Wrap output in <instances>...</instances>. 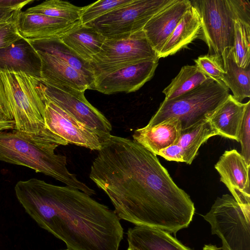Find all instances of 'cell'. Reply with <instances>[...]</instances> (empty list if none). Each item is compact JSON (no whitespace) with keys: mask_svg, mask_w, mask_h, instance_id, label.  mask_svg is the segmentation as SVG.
Returning a JSON list of instances; mask_svg holds the SVG:
<instances>
[{"mask_svg":"<svg viewBox=\"0 0 250 250\" xmlns=\"http://www.w3.org/2000/svg\"><path fill=\"white\" fill-rule=\"evenodd\" d=\"M210 79L197 65H185L163 90L165 100H170L189 92Z\"/></svg>","mask_w":250,"mask_h":250,"instance_id":"cell-26","label":"cell"},{"mask_svg":"<svg viewBox=\"0 0 250 250\" xmlns=\"http://www.w3.org/2000/svg\"><path fill=\"white\" fill-rule=\"evenodd\" d=\"M173 0H132L86 24L96 28L106 39L143 30L147 22Z\"/></svg>","mask_w":250,"mask_h":250,"instance_id":"cell-9","label":"cell"},{"mask_svg":"<svg viewBox=\"0 0 250 250\" xmlns=\"http://www.w3.org/2000/svg\"><path fill=\"white\" fill-rule=\"evenodd\" d=\"M159 60H146L122 66L95 79L92 89L104 94L136 91L153 76Z\"/></svg>","mask_w":250,"mask_h":250,"instance_id":"cell-12","label":"cell"},{"mask_svg":"<svg viewBox=\"0 0 250 250\" xmlns=\"http://www.w3.org/2000/svg\"><path fill=\"white\" fill-rule=\"evenodd\" d=\"M203 250H220V248H217L215 245L209 244L205 245Z\"/></svg>","mask_w":250,"mask_h":250,"instance_id":"cell-38","label":"cell"},{"mask_svg":"<svg viewBox=\"0 0 250 250\" xmlns=\"http://www.w3.org/2000/svg\"><path fill=\"white\" fill-rule=\"evenodd\" d=\"M82 7L61 0H45L28 8L25 12L43 15L72 23L80 21Z\"/></svg>","mask_w":250,"mask_h":250,"instance_id":"cell-27","label":"cell"},{"mask_svg":"<svg viewBox=\"0 0 250 250\" xmlns=\"http://www.w3.org/2000/svg\"><path fill=\"white\" fill-rule=\"evenodd\" d=\"M19 14L7 21L0 23V49L6 47L23 38L18 30Z\"/></svg>","mask_w":250,"mask_h":250,"instance_id":"cell-32","label":"cell"},{"mask_svg":"<svg viewBox=\"0 0 250 250\" xmlns=\"http://www.w3.org/2000/svg\"><path fill=\"white\" fill-rule=\"evenodd\" d=\"M68 250V249H66V250Z\"/></svg>","mask_w":250,"mask_h":250,"instance_id":"cell-41","label":"cell"},{"mask_svg":"<svg viewBox=\"0 0 250 250\" xmlns=\"http://www.w3.org/2000/svg\"><path fill=\"white\" fill-rule=\"evenodd\" d=\"M0 131V161L23 166L51 176L89 196L95 191L79 181L66 167V157L56 154L61 144L47 136L11 129Z\"/></svg>","mask_w":250,"mask_h":250,"instance_id":"cell-3","label":"cell"},{"mask_svg":"<svg viewBox=\"0 0 250 250\" xmlns=\"http://www.w3.org/2000/svg\"><path fill=\"white\" fill-rule=\"evenodd\" d=\"M39 78L19 72H0V109L15 123V129L67 142L48 130L44 121L45 102Z\"/></svg>","mask_w":250,"mask_h":250,"instance_id":"cell-4","label":"cell"},{"mask_svg":"<svg viewBox=\"0 0 250 250\" xmlns=\"http://www.w3.org/2000/svg\"><path fill=\"white\" fill-rule=\"evenodd\" d=\"M194 62L208 77L217 83H223L222 80L225 71L221 57L207 54L199 57Z\"/></svg>","mask_w":250,"mask_h":250,"instance_id":"cell-30","label":"cell"},{"mask_svg":"<svg viewBox=\"0 0 250 250\" xmlns=\"http://www.w3.org/2000/svg\"><path fill=\"white\" fill-rule=\"evenodd\" d=\"M127 235L129 246L139 250H192L170 233L158 229L136 226L128 229Z\"/></svg>","mask_w":250,"mask_h":250,"instance_id":"cell-21","label":"cell"},{"mask_svg":"<svg viewBox=\"0 0 250 250\" xmlns=\"http://www.w3.org/2000/svg\"><path fill=\"white\" fill-rule=\"evenodd\" d=\"M182 131L177 118L167 120L153 126L147 125L135 130L133 140L156 155L169 146L177 144Z\"/></svg>","mask_w":250,"mask_h":250,"instance_id":"cell-18","label":"cell"},{"mask_svg":"<svg viewBox=\"0 0 250 250\" xmlns=\"http://www.w3.org/2000/svg\"><path fill=\"white\" fill-rule=\"evenodd\" d=\"M201 23L197 11L192 5L184 14L158 54V58L173 55L187 46L199 36Z\"/></svg>","mask_w":250,"mask_h":250,"instance_id":"cell-22","label":"cell"},{"mask_svg":"<svg viewBox=\"0 0 250 250\" xmlns=\"http://www.w3.org/2000/svg\"><path fill=\"white\" fill-rule=\"evenodd\" d=\"M40 59L32 46L22 38L0 49V72H24L40 78Z\"/></svg>","mask_w":250,"mask_h":250,"instance_id":"cell-16","label":"cell"},{"mask_svg":"<svg viewBox=\"0 0 250 250\" xmlns=\"http://www.w3.org/2000/svg\"><path fill=\"white\" fill-rule=\"evenodd\" d=\"M127 250H138V249H137L136 248L133 247L128 246Z\"/></svg>","mask_w":250,"mask_h":250,"instance_id":"cell-40","label":"cell"},{"mask_svg":"<svg viewBox=\"0 0 250 250\" xmlns=\"http://www.w3.org/2000/svg\"><path fill=\"white\" fill-rule=\"evenodd\" d=\"M27 41L35 50L45 52L56 57L94 82L95 78L90 62L79 57L58 37Z\"/></svg>","mask_w":250,"mask_h":250,"instance_id":"cell-24","label":"cell"},{"mask_svg":"<svg viewBox=\"0 0 250 250\" xmlns=\"http://www.w3.org/2000/svg\"><path fill=\"white\" fill-rule=\"evenodd\" d=\"M224 73L222 82L232 91L239 102L250 97V66L242 68L235 59L233 48L224 51L221 55Z\"/></svg>","mask_w":250,"mask_h":250,"instance_id":"cell-23","label":"cell"},{"mask_svg":"<svg viewBox=\"0 0 250 250\" xmlns=\"http://www.w3.org/2000/svg\"><path fill=\"white\" fill-rule=\"evenodd\" d=\"M132 0H99L82 7L80 22L83 24L89 23L113 10L131 2Z\"/></svg>","mask_w":250,"mask_h":250,"instance_id":"cell-29","label":"cell"},{"mask_svg":"<svg viewBox=\"0 0 250 250\" xmlns=\"http://www.w3.org/2000/svg\"><path fill=\"white\" fill-rule=\"evenodd\" d=\"M191 5L189 0H173L155 14L143 27L151 46L158 54L181 19Z\"/></svg>","mask_w":250,"mask_h":250,"instance_id":"cell-14","label":"cell"},{"mask_svg":"<svg viewBox=\"0 0 250 250\" xmlns=\"http://www.w3.org/2000/svg\"><path fill=\"white\" fill-rule=\"evenodd\" d=\"M211 226L212 234L221 240L223 250H250V215L232 195L217 197L203 216Z\"/></svg>","mask_w":250,"mask_h":250,"instance_id":"cell-6","label":"cell"},{"mask_svg":"<svg viewBox=\"0 0 250 250\" xmlns=\"http://www.w3.org/2000/svg\"><path fill=\"white\" fill-rule=\"evenodd\" d=\"M44 99L50 101L80 122L106 137L111 134V125L107 118L86 100L84 92L52 83L39 78Z\"/></svg>","mask_w":250,"mask_h":250,"instance_id":"cell-10","label":"cell"},{"mask_svg":"<svg viewBox=\"0 0 250 250\" xmlns=\"http://www.w3.org/2000/svg\"><path fill=\"white\" fill-rule=\"evenodd\" d=\"M22 8H0V23L7 21L17 16Z\"/></svg>","mask_w":250,"mask_h":250,"instance_id":"cell-35","label":"cell"},{"mask_svg":"<svg viewBox=\"0 0 250 250\" xmlns=\"http://www.w3.org/2000/svg\"><path fill=\"white\" fill-rule=\"evenodd\" d=\"M238 142L241 146V155L250 166V101L247 102L244 115L241 126Z\"/></svg>","mask_w":250,"mask_h":250,"instance_id":"cell-31","label":"cell"},{"mask_svg":"<svg viewBox=\"0 0 250 250\" xmlns=\"http://www.w3.org/2000/svg\"><path fill=\"white\" fill-rule=\"evenodd\" d=\"M16 197L42 229L69 250H119L124 229L114 210L87 194L36 178L20 181Z\"/></svg>","mask_w":250,"mask_h":250,"instance_id":"cell-2","label":"cell"},{"mask_svg":"<svg viewBox=\"0 0 250 250\" xmlns=\"http://www.w3.org/2000/svg\"><path fill=\"white\" fill-rule=\"evenodd\" d=\"M246 105L247 103L239 102L232 95H229L209 119L218 135L238 142Z\"/></svg>","mask_w":250,"mask_h":250,"instance_id":"cell-20","label":"cell"},{"mask_svg":"<svg viewBox=\"0 0 250 250\" xmlns=\"http://www.w3.org/2000/svg\"><path fill=\"white\" fill-rule=\"evenodd\" d=\"M191 4L198 12L203 39L208 48V54L221 57L233 48L234 22L237 19L230 0H194Z\"/></svg>","mask_w":250,"mask_h":250,"instance_id":"cell-8","label":"cell"},{"mask_svg":"<svg viewBox=\"0 0 250 250\" xmlns=\"http://www.w3.org/2000/svg\"><path fill=\"white\" fill-rule=\"evenodd\" d=\"M79 22V21H78ZM43 15L20 12L18 20L20 35L27 40L58 37L76 23Z\"/></svg>","mask_w":250,"mask_h":250,"instance_id":"cell-17","label":"cell"},{"mask_svg":"<svg viewBox=\"0 0 250 250\" xmlns=\"http://www.w3.org/2000/svg\"><path fill=\"white\" fill-rule=\"evenodd\" d=\"M250 167L236 149L226 150L214 166L220 174V181L248 215H250Z\"/></svg>","mask_w":250,"mask_h":250,"instance_id":"cell-13","label":"cell"},{"mask_svg":"<svg viewBox=\"0 0 250 250\" xmlns=\"http://www.w3.org/2000/svg\"><path fill=\"white\" fill-rule=\"evenodd\" d=\"M58 37L79 57L89 62L100 52L106 39L96 28L80 21Z\"/></svg>","mask_w":250,"mask_h":250,"instance_id":"cell-19","label":"cell"},{"mask_svg":"<svg viewBox=\"0 0 250 250\" xmlns=\"http://www.w3.org/2000/svg\"><path fill=\"white\" fill-rule=\"evenodd\" d=\"M224 83L211 79L196 88L170 100H164L146 125L153 126L167 120L177 118L182 130L209 120L229 95Z\"/></svg>","mask_w":250,"mask_h":250,"instance_id":"cell-5","label":"cell"},{"mask_svg":"<svg viewBox=\"0 0 250 250\" xmlns=\"http://www.w3.org/2000/svg\"><path fill=\"white\" fill-rule=\"evenodd\" d=\"M233 49L238 66L243 68L250 66V24L239 19L234 22Z\"/></svg>","mask_w":250,"mask_h":250,"instance_id":"cell-28","label":"cell"},{"mask_svg":"<svg viewBox=\"0 0 250 250\" xmlns=\"http://www.w3.org/2000/svg\"><path fill=\"white\" fill-rule=\"evenodd\" d=\"M237 19L250 24V2L249 0H230Z\"/></svg>","mask_w":250,"mask_h":250,"instance_id":"cell-33","label":"cell"},{"mask_svg":"<svg viewBox=\"0 0 250 250\" xmlns=\"http://www.w3.org/2000/svg\"><path fill=\"white\" fill-rule=\"evenodd\" d=\"M41 61V79L85 92L94 82L66 63L46 53L35 50Z\"/></svg>","mask_w":250,"mask_h":250,"instance_id":"cell-15","label":"cell"},{"mask_svg":"<svg viewBox=\"0 0 250 250\" xmlns=\"http://www.w3.org/2000/svg\"><path fill=\"white\" fill-rule=\"evenodd\" d=\"M44 100V121L46 128L68 144L99 151L110 137L90 128L53 103Z\"/></svg>","mask_w":250,"mask_h":250,"instance_id":"cell-11","label":"cell"},{"mask_svg":"<svg viewBox=\"0 0 250 250\" xmlns=\"http://www.w3.org/2000/svg\"><path fill=\"white\" fill-rule=\"evenodd\" d=\"M89 177L120 219L174 234L192 220L195 208L189 196L157 155L133 140L111 135L93 160Z\"/></svg>","mask_w":250,"mask_h":250,"instance_id":"cell-1","label":"cell"},{"mask_svg":"<svg viewBox=\"0 0 250 250\" xmlns=\"http://www.w3.org/2000/svg\"><path fill=\"white\" fill-rule=\"evenodd\" d=\"M15 129V123L13 120L0 121V131Z\"/></svg>","mask_w":250,"mask_h":250,"instance_id":"cell-37","label":"cell"},{"mask_svg":"<svg viewBox=\"0 0 250 250\" xmlns=\"http://www.w3.org/2000/svg\"><path fill=\"white\" fill-rule=\"evenodd\" d=\"M33 0H0V8L23 7Z\"/></svg>","mask_w":250,"mask_h":250,"instance_id":"cell-36","label":"cell"},{"mask_svg":"<svg viewBox=\"0 0 250 250\" xmlns=\"http://www.w3.org/2000/svg\"><path fill=\"white\" fill-rule=\"evenodd\" d=\"M10 120H8L5 115L2 113L0 109V121Z\"/></svg>","mask_w":250,"mask_h":250,"instance_id":"cell-39","label":"cell"},{"mask_svg":"<svg viewBox=\"0 0 250 250\" xmlns=\"http://www.w3.org/2000/svg\"><path fill=\"white\" fill-rule=\"evenodd\" d=\"M158 155L168 161L184 162L183 150L178 144L171 145L161 150Z\"/></svg>","mask_w":250,"mask_h":250,"instance_id":"cell-34","label":"cell"},{"mask_svg":"<svg viewBox=\"0 0 250 250\" xmlns=\"http://www.w3.org/2000/svg\"><path fill=\"white\" fill-rule=\"evenodd\" d=\"M218 135L209 120L203 121L187 129L182 130L178 141L183 151L184 162L191 164L201 146L210 137Z\"/></svg>","mask_w":250,"mask_h":250,"instance_id":"cell-25","label":"cell"},{"mask_svg":"<svg viewBox=\"0 0 250 250\" xmlns=\"http://www.w3.org/2000/svg\"><path fill=\"white\" fill-rule=\"evenodd\" d=\"M159 59L158 54L141 30L128 35L106 39L100 52L90 63L95 79L132 63Z\"/></svg>","mask_w":250,"mask_h":250,"instance_id":"cell-7","label":"cell"}]
</instances>
